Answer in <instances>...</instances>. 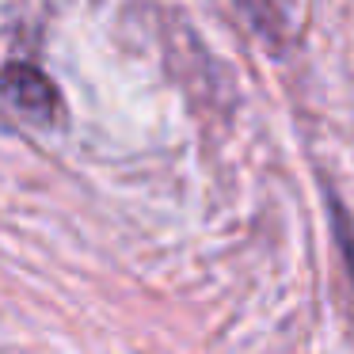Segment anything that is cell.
<instances>
[{
    "mask_svg": "<svg viewBox=\"0 0 354 354\" xmlns=\"http://www.w3.org/2000/svg\"><path fill=\"white\" fill-rule=\"evenodd\" d=\"M0 88L8 92V100L16 103L19 111H27V115H35V118H46L50 111H54V103H57L50 80L39 77L35 69H27V65H12V69H4Z\"/></svg>",
    "mask_w": 354,
    "mask_h": 354,
    "instance_id": "obj_1",
    "label": "cell"
}]
</instances>
